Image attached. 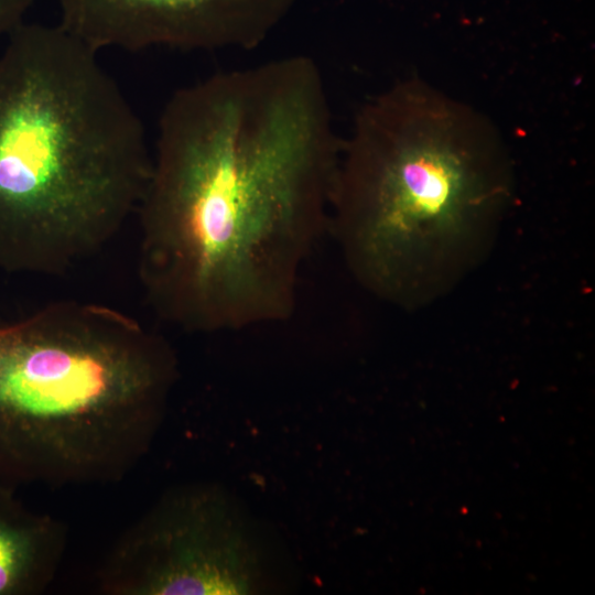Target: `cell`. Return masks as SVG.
I'll use <instances>...</instances> for the list:
<instances>
[{"instance_id": "cell-1", "label": "cell", "mask_w": 595, "mask_h": 595, "mask_svg": "<svg viewBox=\"0 0 595 595\" xmlns=\"http://www.w3.org/2000/svg\"><path fill=\"white\" fill-rule=\"evenodd\" d=\"M342 145L305 55L174 91L136 210L139 277L156 314L199 333L288 320L327 231Z\"/></svg>"}, {"instance_id": "cell-2", "label": "cell", "mask_w": 595, "mask_h": 595, "mask_svg": "<svg viewBox=\"0 0 595 595\" xmlns=\"http://www.w3.org/2000/svg\"><path fill=\"white\" fill-rule=\"evenodd\" d=\"M513 194L511 158L493 121L411 76L357 110L327 232L367 291L414 310L479 262Z\"/></svg>"}, {"instance_id": "cell-3", "label": "cell", "mask_w": 595, "mask_h": 595, "mask_svg": "<svg viewBox=\"0 0 595 595\" xmlns=\"http://www.w3.org/2000/svg\"><path fill=\"white\" fill-rule=\"evenodd\" d=\"M95 51L23 22L0 48V269L58 274L136 214L143 125Z\"/></svg>"}, {"instance_id": "cell-4", "label": "cell", "mask_w": 595, "mask_h": 595, "mask_svg": "<svg viewBox=\"0 0 595 595\" xmlns=\"http://www.w3.org/2000/svg\"><path fill=\"white\" fill-rule=\"evenodd\" d=\"M176 378L164 337L106 305L55 302L0 325V482L121 480L149 452Z\"/></svg>"}, {"instance_id": "cell-5", "label": "cell", "mask_w": 595, "mask_h": 595, "mask_svg": "<svg viewBox=\"0 0 595 595\" xmlns=\"http://www.w3.org/2000/svg\"><path fill=\"white\" fill-rule=\"evenodd\" d=\"M269 556L252 523L217 486L164 494L115 542L97 573L108 595L256 594Z\"/></svg>"}, {"instance_id": "cell-6", "label": "cell", "mask_w": 595, "mask_h": 595, "mask_svg": "<svg viewBox=\"0 0 595 595\" xmlns=\"http://www.w3.org/2000/svg\"><path fill=\"white\" fill-rule=\"evenodd\" d=\"M58 24L90 50H253L292 0H57Z\"/></svg>"}, {"instance_id": "cell-7", "label": "cell", "mask_w": 595, "mask_h": 595, "mask_svg": "<svg viewBox=\"0 0 595 595\" xmlns=\"http://www.w3.org/2000/svg\"><path fill=\"white\" fill-rule=\"evenodd\" d=\"M58 519L31 511L0 482V595H39L57 575L67 548Z\"/></svg>"}, {"instance_id": "cell-8", "label": "cell", "mask_w": 595, "mask_h": 595, "mask_svg": "<svg viewBox=\"0 0 595 595\" xmlns=\"http://www.w3.org/2000/svg\"><path fill=\"white\" fill-rule=\"evenodd\" d=\"M36 0H0V48Z\"/></svg>"}]
</instances>
